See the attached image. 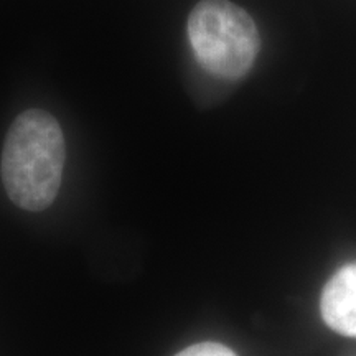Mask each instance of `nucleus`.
<instances>
[{
	"mask_svg": "<svg viewBox=\"0 0 356 356\" xmlns=\"http://www.w3.org/2000/svg\"><path fill=\"white\" fill-rule=\"evenodd\" d=\"M175 356H238L228 346L215 343V341H203V343L191 345Z\"/></svg>",
	"mask_w": 356,
	"mask_h": 356,
	"instance_id": "obj_4",
	"label": "nucleus"
},
{
	"mask_svg": "<svg viewBox=\"0 0 356 356\" xmlns=\"http://www.w3.org/2000/svg\"><path fill=\"white\" fill-rule=\"evenodd\" d=\"M66 157L60 124L42 109L22 113L8 129L2 150V181L8 198L26 211L55 202Z\"/></svg>",
	"mask_w": 356,
	"mask_h": 356,
	"instance_id": "obj_1",
	"label": "nucleus"
},
{
	"mask_svg": "<svg viewBox=\"0 0 356 356\" xmlns=\"http://www.w3.org/2000/svg\"><path fill=\"white\" fill-rule=\"evenodd\" d=\"M320 312L333 332L356 338V262L338 269L325 284Z\"/></svg>",
	"mask_w": 356,
	"mask_h": 356,
	"instance_id": "obj_3",
	"label": "nucleus"
},
{
	"mask_svg": "<svg viewBox=\"0 0 356 356\" xmlns=\"http://www.w3.org/2000/svg\"><path fill=\"white\" fill-rule=\"evenodd\" d=\"M186 32L200 66L216 78L246 76L261 50L254 20L229 0H200Z\"/></svg>",
	"mask_w": 356,
	"mask_h": 356,
	"instance_id": "obj_2",
	"label": "nucleus"
}]
</instances>
